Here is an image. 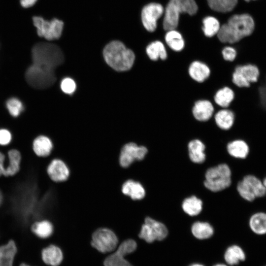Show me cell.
I'll list each match as a JSON object with an SVG mask.
<instances>
[{
    "label": "cell",
    "mask_w": 266,
    "mask_h": 266,
    "mask_svg": "<svg viewBox=\"0 0 266 266\" xmlns=\"http://www.w3.org/2000/svg\"><path fill=\"white\" fill-rule=\"evenodd\" d=\"M37 33L40 37L48 40L57 39L60 37L63 29L64 23L61 20L53 19L48 21L40 16L33 18Z\"/></svg>",
    "instance_id": "30bf717a"
},
{
    "label": "cell",
    "mask_w": 266,
    "mask_h": 266,
    "mask_svg": "<svg viewBox=\"0 0 266 266\" xmlns=\"http://www.w3.org/2000/svg\"><path fill=\"white\" fill-rule=\"evenodd\" d=\"M31 231L38 238L47 239L53 234L54 226L50 221L41 220L33 223L31 225Z\"/></svg>",
    "instance_id": "d6986e66"
},
{
    "label": "cell",
    "mask_w": 266,
    "mask_h": 266,
    "mask_svg": "<svg viewBox=\"0 0 266 266\" xmlns=\"http://www.w3.org/2000/svg\"><path fill=\"white\" fill-rule=\"evenodd\" d=\"M120 242L116 233L107 228H99L92 234L90 244L102 253L114 252Z\"/></svg>",
    "instance_id": "52a82bcc"
},
{
    "label": "cell",
    "mask_w": 266,
    "mask_h": 266,
    "mask_svg": "<svg viewBox=\"0 0 266 266\" xmlns=\"http://www.w3.org/2000/svg\"></svg>",
    "instance_id": "681fc988"
},
{
    "label": "cell",
    "mask_w": 266,
    "mask_h": 266,
    "mask_svg": "<svg viewBox=\"0 0 266 266\" xmlns=\"http://www.w3.org/2000/svg\"><path fill=\"white\" fill-rule=\"evenodd\" d=\"M229 154L236 158H246L250 151L248 143L243 139H235L229 142L227 146Z\"/></svg>",
    "instance_id": "44dd1931"
},
{
    "label": "cell",
    "mask_w": 266,
    "mask_h": 266,
    "mask_svg": "<svg viewBox=\"0 0 266 266\" xmlns=\"http://www.w3.org/2000/svg\"><path fill=\"white\" fill-rule=\"evenodd\" d=\"M191 231L193 234L200 239H207L213 234V229L208 223L197 222L193 224Z\"/></svg>",
    "instance_id": "4dcf8cb0"
},
{
    "label": "cell",
    "mask_w": 266,
    "mask_h": 266,
    "mask_svg": "<svg viewBox=\"0 0 266 266\" xmlns=\"http://www.w3.org/2000/svg\"><path fill=\"white\" fill-rule=\"evenodd\" d=\"M37 0H20V3L22 7L28 8L35 4Z\"/></svg>",
    "instance_id": "b9f144b4"
},
{
    "label": "cell",
    "mask_w": 266,
    "mask_h": 266,
    "mask_svg": "<svg viewBox=\"0 0 266 266\" xmlns=\"http://www.w3.org/2000/svg\"><path fill=\"white\" fill-rule=\"evenodd\" d=\"M244 0L246 2H250L251 1H254V0Z\"/></svg>",
    "instance_id": "c3c4849f"
},
{
    "label": "cell",
    "mask_w": 266,
    "mask_h": 266,
    "mask_svg": "<svg viewBox=\"0 0 266 266\" xmlns=\"http://www.w3.org/2000/svg\"><path fill=\"white\" fill-rule=\"evenodd\" d=\"M189 155L191 160L195 163L200 164L205 159V145L199 139H194L188 144Z\"/></svg>",
    "instance_id": "d4e9b609"
},
{
    "label": "cell",
    "mask_w": 266,
    "mask_h": 266,
    "mask_svg": "<svg viewBox=\"0 0 266 266\" xmlns=\"http://www.w3.org/2000/svg\"><path fill=\"white\" fill-rule=\"evenodd\" d=\"M144 222L149 224L152 227L155 233L156 240H162L166 237L168 231L164 224L149 216L144 218Z\"/></svg>",
    "instance_id": "e575fe53"
},
{
    "label": "cell",
    "mask_w": 266,
    "mask_h": 266,
    "mask_svg": "<svg viewBox=\"0 0 266 266\" xmlns=\"http://www.w3.org/2000/svg\"><path fill=\"white\" fill-rule=\"evenodd\" d=\"M61 88L64 93L71 94L75 90L76 84L71 78H66L62 81Z\"/></svg>",
    "instance_id": "74e56055"
},
{
    "label": "cell",
    "mask_w": 266,
    "mask_h": 266,
    "mask_svg": "<svg viewBox=\"0 0 266 266\" xmlns=\"http://www.w3.org/2000/svg\"><path fill=\"white\" fill-rule=\"evenodd\" d=\"M235 116L233 110L225 108L216 113L214 119L219 128L224 130H229L234 125Z\"/></svg>",
    "instance_id": "cb8c5ba5"
},
{
    "label": "cell",
    "mask_w": 266,
    "mask_h": 266,
    "mask_svg": "<svg viewBox=\"0 0 266 266\" xmlns=\"http://www.w3.org/2000/svg\"><path fill=\"white\" fill-rule=\"evenodd\" d=\"M209 7L213 10L226 13L231 11L237 4L238 0H207Z\"/></svg>",
    "instance_id": "d6a6232c"
},
{
    "label": "cell",
    "mask_w": 266,
    "mask_h": 266,
    "mask_svg": "<svg viewBox=\"0 0 266 266\" xmlns=\"http://www.w3.org/2000/svg\"><path fill=\"white\" fill-rule=\"evenodd\" d=\"M237 191L243 199L249 201H253L256 198L263 197L266 195L263 181L251 174L245 176L238 183Z\"/></svg>",
    "instance_id": "ba28073f"
},
{
    "label": "cell",
    "mask_w": 266,
    "mask_h": 266,
    "mask_svg": "<svg viewBox=\"0 0 266 266\" xmlns=\"http://www.w3.org/2000/svg\"><path fill=\"white\" fill-rule=\"evenodd\" d=\"M41 258L47 265L58 266L63 261V253L59 247L50 244L42 250Z\"/></svg>",
    "instance_id": "9a60e30c"
},
{
    "label": "cell",
    "mask_w": 266,
    "mask_h": 266,
    "mask_svg": "<svg viewBox=\"0 0 266 266\" xmlns=\"http://www.w3.org/2000/svg\"><path fill=\"white\" fill-rule=\"evenodd\" d=\"M235 98L234 91L229 87H224L219 89L214 96V101L219 106L227 108L233 102Z\"/></svg>",
    "instance_id": "83f0119b"
},
{
    "label": "cell",
    "mask_w": 266,
    "mask_h": 266,
    "mask_svg": "<svg viewBox=\"0 0 266 266\" xmlns=\"http://www.w3.org/2000/svg\"><path fill=\"white\" fill-rule=\"evenodd\" d=\"M165 41L167 45L175 51H181L185 46L182 35L175 29L167 31L165 35Z\"/></svg>",
    "instance_id": "f546056e"
},
{
    "label": "cell",
    "mask_w": 266,
    "mask_h": 266,
    "mask_svg": "<svg viewBox=\"0 0 266 266\" xmlns=\"http://www.w3.org/2000/svg\"><path fill=\"white\" fill-rule=\"evenodd\" d=\"M138 236L139 238L148 243H152L156 240L153 229L149 224L144 222L141 226Z\"/></svg>",
    "instance_id": "8d00e7d4"
},
{
    "label": "cell",
    "mask_w": 266,
    "mask_h": 266,
    "mask_svg": "<svg viewBox=\"0 0 266 266\" xmlns=\"http://www.w3.org/2000/svg\"><path fill=\"white\" fill-rule=\"evenodd\" d=\"M148 153L147 148L143 145H138L134 142H129L122 147L119 163L121 166L127 167L136 161L143 160Z\"/></svg>",
    "instance_id": "8fae6325"
},
{
    "label": "cell",
    "mask_w": 266,
    "mask_h": 266,
    "mask_svg": "<svg viewBox=\"0 0 266 266\" xmlns=\"http://www.w3.org/2000/svg\"><path fill=\"white\" fill-rule=\"evenodd\" d=\"M255 28V22L251 15L234 14L221 26L217 35L222 42L233 44L251 35Z\"/></svg>",
    "instance_id": "6da1fadb"
},
{
    "label": "cell",
    "mask_w": 266,
    "mask_h": 266,
    "mask_svg": "<svg viewBox=\"0 0 266 266\" xmlns=\"http://www.w3.org/2000/svg\"><path fill=\"white\" fill-rule=\"evenodd\" d=\"M214 107L208 100H199L193 107L192 112L195 118L199 121H206L212 116Z\"/></svg>",
    "instance_id": "2e32d148"
},
{
    "label": "cell",
    "mask_w": 266,
    "mask_h": 266,
    "mask_svg": "<svg viewBox=\"0 0 266 266\" xmlns=\"http://www.w3.org/2000/svg\"><path fill=\"white\" fill-rule=\"evenodd\" d=\"M46 171L49 178L55 182L65 181L69 175L68 167L64 161L59 159H53L48 164Z\"/></svg>",
    "instance_id": "4fadbf2b"
},
{
    "label": "cell",
    "mask_w": 266,
    "mask_h": 266,
    "mask_svg": "<svg viewBox=\"0 0 266 266\" xmlns=\"http://www.w3.org/2000/svg\"><path fill=\"white\" fill-rule=\"evenodd\" d=\"M146 53L152 61L159 59L165 60L167 58V53L164 44L160 41L156 40L150 43L146 47Z\"/></svg>",
    "instance_id": "f1b7e54d"
},
{
    "label": "cell",
    "mask_w": 266,
    "mask_h": 266,
    "mask_svg": "<svg viewBox=\"0 0 266 266\" xmlns=\"http://www.w3.org/2000/svg\"><path fill=\"white\" fill-rule=\"evenodd\" d=\"M33 64L55 70L64 62V55L57 45L47 42H39L32 50Z\"/></svg>",
    "instance_id": "3957f363"
},
{
    "label": "cell",
    "mask_w": 266,
    "mask_h": 266,
    "mask_svg": "<svg viewBox=\"0 0 266 266\" xmlns=\"http://www.w3.org/2000/svg\"><path fill=\"white\" fill-rule=\"evenodd\" d=\"M198 9L195 0H169L166 8L164 29L166 31L175 29L178 26L180 14L192 15L196 13Z\"/></svg>",
    "instance_id": "277c9868"
},
{
    "label": "cell",
    "mask_w": 266,
    "mask_h": 266,
    "mask_svg": "<svg viewBox=\"0 0 266 266\" xmlns=\"http://www.w3.org/2000/svg\"><path fill=\"white\" fill-rule=\"evenodd\" d=\"M202 201L195 196L186 198L182 203L184 211L190 216H196L201 211Z\"/></svg>",
    "instance_id": "1f68e13d"
},
{
    "label": "cell",
    "mask_w": 266,
    "mask_h": 266,
    "mask_svg": "<svg viewBox=\"0 0 266 266\" xmlns=\"http://www.w3.org/2000/svg\"><path fill=\"white\" fill-rule=\"evenodd\" d=\"M25 78L30 85L44 89L51 87L56 80L55 70L33 64L27 69Z\"/></svg>",
    "instance_id": "8992f818"
},
{
    "label": "cell",
    "mask_w": 266,
    "mask_h": 266,
    "mask_svg": "<svg viewBox=\"0 0 266 266\" xmlns=\"http://www.w3.org/2000/svg\"><path fill=\"white\" fill-rule=\"evenodd\" d=\"M214 266H228L225 264H219L215 265Z\"/></svg>",
    "instance_id": "bcb514c9"
},
{
    "label": "cell",
    "mask_w": 266,
    "mask_h": 266,
    "mask_svg": "<svg viewBox=\"0 0 266 266\" xmlns=\"http://www.w3.org/2000/svg\"><path fill=\"white\" fill-rule=\"evenodd\" d=\"M224 259L228 265L234 266L244 261L246 255L241 247L237 245H233L229 247L226 250Z\"/></svg>",
    "instance_id": "4316f807"
},
{
    "label": "cell",
    "mask_w": 266,
    "mask_h": 266,
    "mask_svg": "<svg viewBox=\"0 0 266 266\" xmlns=\"http://www.w3.org/2000/svg\"><path fill=\"white\" fill-rule=\"evenodd\" d=\"M190 77L198 82H202L210 75V70L204 63L196 61L192 62L188 69Z\"/></svg>",
    "instance_id": "7402d4cb"
},
{
    "label": "cell",
    "mask_w": 266,
    "mask_h": 266,
    "mask_svg": "<svg viewBox=\"0 0 266 266\" xmlns=\"http://www.w3.org/2000/svg\"><path fill=\"white\" fill-rule=\"evenodd\" d=\"M233 70L238 72L245 80L250 84L257 82L260 76L258 67L250 63L236 65Z\"/></svg>",
    "instance_id": "603a6c76"
},
{
    "label": "cell",
    "mask_w": 266,
    "mask_h": 266,
    "mask_svg": "<svg viewBox=\"0 0 266 266\" xmlns=\"http://www.w3.org/2000/svg\"><path fill=\"white\" fill-rule=\"evenodd\" d=\"M19 266H30L25 263H22L20 264V265Z\"/></svg>",
    "instance_id": "7dc6e473"
},
{
    "label": "cell",
    "mask_w": 266,
    "mask_h": 266,
    "mask_svg": "<svg viewBox=\"0 0 266 266\" xmlns=\"http://www.w3.org/2000/svg\"><path fill=\"white\" fill-rule=\"evenodd\" d=\"M163 6L158 3H150L145 5L141 12V20L144 28L149 32L155 31L157 20L164 13Z\"/></svg>",
    "instance_id": "7c38bea8"
},
{
    "label": "cell",
    "mask_w": 266,
    "mask_h": 266,
    "mask_svg": "<svg viewBox=\"0 0 266 266\" xmlns=\"http://www.w3.org/2000/svg\"><path fill=\"white\" fill-rule=\"evenodd\" d=\"M202 30L205 36L212 37L217 34L220 29L219 21L212 16L204 18L202 21Z\"/></svg>",
    "instance_id": "836d02e7"
},
{
    "label": "cell",
    "mask_w": 266,
    "mask_h": 266,
    "mask_svg": "<svg viewBox=\"0 0 266 266\" xmlns=\"http://www.w3.org/2000/svg\"><path fill=\"white\" fill-rule=\"evenodd\" d=\"M123 194L134 200L143 199L146 195V190L139 182L132 179L126 181L122 186Z\"/></svg>",
    "instance_id": "5bb4252c"
},
{
    "label": "cell",
    "mask_w": 266,
    "mask_h": 266,
    "mask_svg": "<svg viewBox=\"0 0 266 266\" xmlns=\"http://www.w3.org/2000/svg\"><path fill=\"white\" fill-rule=\"evenodd\" d=\"M103 55L106 63L113 69L118 71L131 69L135 59L133 51L118 40H114L107 44L103 49Z\"/></svg>",
    "instance_id": "7a4b0ae2"
},
{
    "label": "cell",
    "mask_w": 266,
    "mask_h": 266,
    "mask_svg": "<svg viewBox=\"0 0 266 266\" xmlns=\"http://www.w3.org/2000/svg\"><path fill=\"white\" fill-rule=\"evenodd\" d=\"M6 157L5 155L0 151V177L3 176L5 173Z\"/></svg>",
    "instance_id": "60d3db41"
},
{
    "label": "cell",
    "mask_w": 266,
    "mask_h": 266,
    "mask_svg": "<svg viewBox=\"0 0 266 266\" xmlns=\"http://www.w3.org/2000/svg\"><path fill=\"white\" fill-rule=\"evenodd\" d=\"M12 139V135L9 131L6 129L0 130V145L5 146L9 144Z\"/></svg>",
    "instance_id": "ab89813d"
},
{
    "label": "cell",
    "mask_w": 266,
    "mask_h": 266,
    "mask_svg": "<svg viewBox=\"0 0 266 266\" xmlns=\"http://www.w3.org/2000/svg\"><path fill=\"white\" fill-rule=\"evenodd\" d=\"M262 181H263L264 185V186L265 187L266 192V176L265 177V178L264 179V180Z\"/></svg>",
    "instance_id": "ee69618b"
},
{
    "label": "cell",
    "mask_w": 266,
    "mask_h": 266,
    "mask_svg": "<svg viewBox=\"0 0 266 266\" xmlns=\"http://www.w3.org/2000/svg\"><path fill=\"white\" fill-rule=\"evenodd\" d=\"M17 248L15 241L10 239L0 246V266H13Z\"/></svg>",
    "instance_id": "ac0fdd59"
},
{
    "label": "cell",
    "mask_w": 266,
    "mask_h": 266,
    "mask_svg": "<svg viewBox=\"0 0 266 266\" xmlns=\"http://www.w3.org/2000/svg\"><path fill=\"white\" fill-rule=\"evenodd\" d=\"M6 106L10 114L15 117L18 116L24 109L23 103L16 98H12L8 100Z\"/></svg>",
    "instance_id": "d590c367"
},
{
    "label": "cell",
    "mask_w": 266,
    "mask_h": 266,
    "mask_svg": "<svg viewBox=\"0 0 266 266\" xmlns=\"http://www.w3.org/2000/svg\"><path fill=\"white\" fill-rule=\"evenodd\" d=\"M53 148L52 140L45 135H39L33 142V151L39 157H47L51 153Z\"/></svg>",
    "instance_id": "e0dca14e"
},
{
    "label": "cell",
    "mask_w": 266,
    "mask_h": 266,
    "mask_svg": "<svg viewBox=\"0 0 266 266\" xmlns=\"http://www.w3.org/2000/svg\"><path fill=\"white\" fill-rule=\"evenodd\" d=\"M137 246L136 241L133 238H128L120 242L114 252L105 258L103 262L104 266H133L125 257L133 252Z\"/></svg>",
    "instance_id": "9c48e42d"
},
{
    "label": "cell",
    "mask_w": 266,
    "mask_h": 266,
    "mask_svg": "<svg viewBox=\"0 0 266 266\" xmlns=\"http://www.w3.org/2000/svg\"><path fill=\"white\" fill-rule=\"evenodd\" d=\"M190 266H204L201 264H194L190 265Z\"/></svg>",
    "instance_id": "f6af8a7d"
},
{
    "label": "cell",
    "mask_w": 266,
    "mask_h": 266,
    "mask_svg": "<svg viewBox=\"0 0 266 266\" xmlns=\"http://www.w3.org/2000/svg\"><path fill=\"white\" fill-rule=\"evenodd\" d=\"M3 200V195L2 191L0 190V206L2 204Z\"/></svg>",
    "instance_id": "7bdbcfd3"
},
{
    "label": "cell",
    "mask_w": 266,
    "mask_h": 266,
    "mask_svg": "<svg viewBox=\"0 0 266 266\" xmlns=\"http://www.w3.org/2000/svg\"><path fill=\"white\" fill-rule=\"evenodd\" d=\"M250 230L255 234L262 235L266 234V213L258 212L254 213L249 220Z\"/></svg>",
    "instance_id": "484cf974"
},
{
    "label": "cell",
    "mask_w": 266,
    "mask_h": 266,
    "mask_svg": "<svg viewBox=\"0 0 266 266\" xmlns=\"http://www.w3.org/2000/svg\"><path fill=\"white\" fill-rule=\"evenodd\" d=\"M7 156L8 162L3 176H13L20 171L22 155L19 150L12 149L8 151Z\"/></svg>",
    "instance_id": "ffe728a7"
},
{
    "label": "cell",
    "mask_w": 266,
    "mask_h": 266,
    "mask_svg": "<svg viewBox=\"0 0 266 266\" xmlns=\"http://www.w3.org/2000/svg\"><path fill=\"white\" fill-rule=\"evenodd\" d=\"M222 54L224 59L228 62H233L237 57V53L236 50L232 46H227L225 47Z\"/></svg>",
    "instance_id": "f35d334b"
},
{
    "label": "cell",
    "mask_w": 266,
    "mask_h": 266,
    "mask_svg": "<svg viewBox=\"0 0 266 266\" xmlns=\"http://www.w3.org/2000/svg\"><path fill=\"white\" fill-rule=\"evenodd\" d=\"M231 171L226 164H220L210 168L206 172L204 184L212 192L225 189L231 185Z\"/></svg>",
    "instance_id": "5b68a950"
}]
</instances>
